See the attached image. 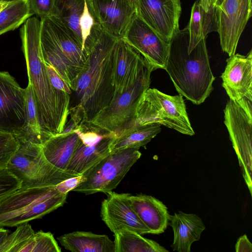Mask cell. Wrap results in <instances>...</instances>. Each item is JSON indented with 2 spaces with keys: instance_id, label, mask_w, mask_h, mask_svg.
I'll return each instance as SVG.
<instances>
[{
  "instance_id": "e575fe53",
  "label": "cell",
  "mask_w": 252,
  "mask_h": 252,
  "mask_svg": "<svg viewBox=\"0 0 252 252\" xmlns=\"http://www.w3.org/2000/svg\"><path fill=\"white\" fill-rule=\"evenodd\" d=\"M46 65L49 79L53 86L57 90L67 93L70 95L72 91L66 83L53 67L46 63Z\"/></svg>"
},
{
  "instance_id": "f1b7e54d",
  "label": "cell",
  "mask_w": 252,
  "mask_h": 252,
  "mask_svg": "<svg viewBox=\"0 0 252 252\" xmlns=\"http://www.w3.org/2000/svg\"><path fill=\"white\" fill-rule=\"evenodd\" d=\"M33 14L29 0L10 2L0 11V35L18 28Z\"/></svg>"
},
{
  "instance_id": "d6a6232c",
  "label": "cell",
  "mask_w": 252,
  "mask_h": 252,
  "mask_svg": "<svg viewBox=\"0 0 252 252\" xmlns=\"http://www.w3.org/2000/svg\"><path fill=\"white\" fill-rule=\"evenodd\" d=\"M20 187V181L6 167L0 168V200Z\"/></svg>"
},
{
  "instance_id": "7c38bea8",
  "label": "cell",
  "mask_w": 252,
  "mask_h": 252,
  "mask_svg": "<svg viewBox=\"0 0 252 252\" xmlns=\"http://www.w3.org/2000/svg\"><path fill=\"white\" fill-rule=\"evenodd\" d=\"M221 78L229 99L252 115V50L229 56Z\"/></svg>"
},
{
  "instance_id": "4316f807",
  "label": "cell",
  "mask_w": 252,
  "mask_h": 252,
  "mask_svg": "<svg viewBox=\"0 0 252 252\" xmlns=\"http://www.w3.org/2000/svg\"><path fill=\"white\" fill-rule=\"evenodd\" d=\"M115 252H168L156 241L127 228L114 233Z\"/></svg>"
},
{
  "instance_id": "836d02e7",
  "label": "cell",
  "mask_w": 252,
  "mask_h": 252,
  "mask_svg": "<svg viewBox=\"0 0 252 252\" xmlns=\"http://www.w3.org/2000/svg\"><path fill=\"white\" fill-rule=\"evenodd\" d=\"M55 0H29L32 12L40 19L52 15Z\"/></svg>"
},
{
  "instance_id": "6da1fadb",
  "label": "cell",
  "mask_w": 252,
  "mask_h": 252,
  "mask_svg": "<svg viewBox=\"0 0 252 252\" xmlns=\"http://www.w3.org/2000/svg\"><path fill=\"white\" fill-rule=\"evenodd\" d=\"M118 39L95 24L85 41L86 67L70 95L69 115L76 127L88 124L114 97V52Z\"/></svg>"
},
{
  "instance_id": "5b68a950",
  "label": "cell",
  "mask_w": 252,
  "mask_h": 252,
  "mask_svg": "<svg viewBox=\"0 0 252 252\" xmlns=\"http://www.w3.org/2000/svg\"><path fill=\"white\" fill-rule=\"evenodd\" d=\"M55 186L21 189L0 200V226H17L41 218L65 202Z\"/></svg>"
},
{
  "instance_id": "3957f363",
  "label": "cell",
  "mask_w": 252,
  "mask_h": 252,
  "mask_svg": "<svg viewBox=\"0 0 252 252\" xmlns=\"http://www.w3.org/2000/svg\"><path fill=\"white\" fill-rule=\"evenodd\" d=\"M187 26L180 30L170 41L164 69L177 91L196 105L203 103L213 90L215 80L210 67L206 38L189 51Z\"/></svg>"
},
{
  "instance_id": "8992f818",
  "label": "cell",
  "mask_w": 252,
  "mask_h": 252,
  "mask_svg": "<svg viewBox=\"0 0 252 252\" xmlns=\"http://www.w3.org/2000/svg\"><path fill=\"white\" fill-rule=\"evenodd\" d=\"M18 147L6 168L20 182L21 189L55 186L68 178L79 176L62 171L45 158L42 145L16 138Z\"/></svg>"
},
{
  "instance_id": "ab89813d",
  "label": "cell",
  "mask_w": 252,
  "mask_h": 252,
  "mask_svg": "<svg viewBox=\"0 0 252 252\" xmlns=\"http://www.w3.org/2000/svg\"><path fill=\"white\" fill-rule=\"evenodd\" d=\"M9 2L0 1V11L7 6Z\"/></svg>"
},
{
  "instance_id": "9c48e42d",
  "label": "cell",
  "mask_w": 252,
  "mask_h": 252,
  "mask_svg": "<svg viewBox=\"0 0 252 252\" xmlns=\"http://www.w3.org/2000/svg\"><path fill=\"white\" fill-rule=\"evenodd\" d=\"M139 149L126 148L111 152L84 172V181L72 190L87 195L112 191L140 158Z\"/></svg>"
},
{
  "instance_id": "cb8c5ba5",
  "label": "cell",
  "mask_w": 252,
  "mask_h": 252,
  "mask_svg": "<svg viewBox=\"0 0 252 252\" xmlns=\"http://www.w3.org/2000/svg\"><path fill=\"white\" fill-rule=\"evenodd\" d=\"M90 11L86 0H55L52 16L58 18L84 47L81 27Z\"/></svg>"
},
{
  "instance_id": "8fae6325",
  "label": "cell",
  "mask_w": 252,
  "mask_h": 252,
  "mask_svg": "<svg viewBox=\"0 0 252 252\" xmlns=\"http://www.w3.org/2000/svg\"><path fill=\"white\" fill-rule=\"evenodd\" d=\"M252 13V0H224L220 6L215 8L220 45L229 56L235 54Z\"/></svg>"
},
{
  "instance_id": "f546056e",
  "label": "cell",
  "mask_w": 252,
  "mask_h": 252,
  "mask_svg": "<svg viewBox=\"0 0 252 252\" xmlns=\"http://www.w3.org/2000/svg\"><path fill=\"white\" fill-rule=\"evenodd\" d=\"M35 232L28 222L17 226L4 241L0 252H32Z\"/></svg>"
},
{
  "instance_id": "ac0fdd59",
  "label": "cell",
  "mask_w": 252,
  "mask_h": 252,
  "mask_svg": "<svg viewBox=\"0 0 252 252\" xmlns=\"http://www.w3.org/2000/svg\"><path fill=\"white\" fill-rule=\"evenodd\" d=\"M101 204L100 216L110 230L116 231L127 228L141 235L150 233L131 207L129 193L110 191Z\"/></svg>"
},
{
  "instance_id": "277c9868",
  "label": "cell",
  "mask_w": 252,
  "mask_h": 252,
  "mask_svg": "<svg viewBox=\"0 0 252 252\" xmlns=\"http://www.w3.org/2000/svg\"><path fill=\"white\" fill-rule=\"evenodd\" d=\"M41 48L45 63L53 67L74 90L86 67L87 53L83 45L56 17L40 19Z\"/></svg>"
},
{
  "instance_id": "30bf717a",
  "label": "cell",
  "mask_w": 252,
  "mask_h": 252,
  "mask_svg": "<svg viewBox=\"0 0 252 252\" xmlns=\"http://www.w3.org/2000/svg\"><path fill=\"white\" fill-rule=\"evenodd\" d=\"M224 123L237 155L242 176L252 193V115L229 99L224 109Z\"/></svg>"
},
{
  "instance_id": "ba28073f",
  "label": "cell",
  "mask_w": 252,
  "mask_h": 252,
  "mask_svg": "<svg viewBox=\"0 0 252 252\" xmlns=\"http://www.w3.org/2000/svg\"><path fill=\"white\" fill-rule=\"evenodd\" d=\"M152 69L148 70L127 91L115 95L110 103L87 125L82 126L102 134L116 137L134 125L136 108L144 93L149 88Z\"/></svg>"
},
{
  "instance_id": "5bb4252c",
  "label": "cell",
  "mask_w": 252,
  "mask_h": 252,
  "mask_svg": "<svg viewBox=\"0 0 252 252\" xmlns=\"http://www.w3.org/2000/svg\"><path fill=\"white\" fill-rule=\"evenodd\" d=\"M122 38L144 57L153 70L164 69L170 43L163 40L137 13Z\"/></svg>"
},
{
  "instance_id": "4fadbf2b",
  "label": "cell",
  "mask_w": 252,
  "mask_h": 252,
  "mask_svg": "<svg viewBox=\"0 0 252 252\" xmlns=\"http://www.w3.org/2000/svg\"><path fill=\"white\" fill-rule=\"evenodd\" d=\"M26 119L25 89L8 72L0 71V130L19 136Z\"/></svg>"
},
{
  "instance_id": "44dd1931",
  "label": "cell",
  "mask_w": 252,
  "mask_h": 252,
  "mask_svg": "<svg viewBox=\"0 0 252 252\" xmlns=\"http://www.w3.org/2000/svg\"><path fill=\"white\" fill-rule=\"evenodd\" d=\"M78 129V127L52 135L42 145L46 159L61 170L66 171L75 151L82 142Z\"/></svg>"
},
{
  "instance_id": "2e32d148",
  "label": "cell",
  "mask_w": 252,
  "mask_h": 252,
  "mask_svg": "<svg viewBox=\"0 0 252 252\" xmlns=\"http://www.w3.org/2000/svg\"><path fill=\"white\" fill-rule=\"evenodd\" d=\"M150 69L154 71L139 53L123 38L118 39L114 52V96L131 88Z\"/></svg>"
},
{
  "instance_id": "f35d334b",
  "label": "cell",
  "mask_w": 252,
  "mask_h": 252,
  "mask_svg": "<svg viewBox=\"0 0 252 252\" xmlns=\"http://www.w3.org/2000/svg\"><path fill=\"white\" fill-rule=\"evenodd\" d=\"M9 231L8 230L0 228V249L9 234Z\"/></svg>"
},
{
  "instance_id": "1f68e13d",
  "label": "cell",
  "mask_w": 252,
  "mask_h": 252,
  "mask_svg": "<svg viewBox=\"0 0 252 252\" xmlns=\"http://www.w3.org/2000/svg\"><path fill=\"white\" fill-rule=\"evenodd\" d=\"M61 252V249L51 233L41 230L35 232L32 252Z\"/></svg>"
},
{
  "instance_id": "74e56055",
  "label": "cell",
  "mask_w": 252,
  "mask_h": 252,
  "mask_svg": "<svg viewBox=\"0 0 252 252\" xmlns=\"http://www.w3.org/2000/svg\"><path fill=\"white\" fill-rule=\"evenodd\" d=\"M224 0H199V4L206 11L220 6Z\"/></svg>"
},
{
  "instance_id": "9a60e30c",
  "label": "cell",
  "mask_w": 252,
  "mask_h": 252,
  "mask_svg": "<svg viewBox=\"0 0 252 252\" xmlns=\"http://www.w3.org/2000/svg\"><path fill=\"white\" fill-rule=\"evenodd\" d=\"M137 14L168 43L180 30L181 0H134Z\"/></svg>"
},
{
  "instance_id": "484cf974",
  "label": "cell",
  "mask_w": 252,
  "mask_h": 252,
  "mask_svg": "<svg viewBox=\"0 0 252 252\" xmlns=\"http://www.w3.org/2000/svg\"><path fill=\"white\" fill-rule=\"evenodd\" d=\"M161 125L157 123L135 125L125 129L115 137L110 146L111 152L126 148H137L146 146L161 131Z\"/></svg>"
},
{
  "instance_id": "7402d4cb",
  "label": "cell",
  "mask_w": 252,
  "mask_h": 252,
  "mask_svg": "<svg viewBox=\"0 0 252 252\" xmlns=\"http://www.w3.org/2000/svg\"><path fill=\"white\" fill-rule=\"evenodd\" d=\"M115 137L114 134L109 133L94 144H86L81 142L66 171L79 175L82 174L111 153L110 146Z\"/></svg>"
},
{
  "instance_id": "d6986e66",
  "label": "cell",
  "mask_w": 252,
  "mask_h": 252,
  "mask_svg": "<svg viewBox=\"0 0 252 252\" xmlns=\"http://www.w3.org/2000/svg\"><path fill=\"white\" fill-rule=\"evenodd\" d=\"M128 199L133 209L150 234H159L164 232L168 224L169 214L162 201L144 194H129Z\"/></svg>"
},
{
  "instance_id": "60d3db41",
  "label": "cell",
  "mask_w": 252,
  "mask_h": 252,
  "mask_svg": "<svg viewBox=\"0 0 252 252\" xmlns=\"http://www.w3.org/2000/svg\"><path fill=\"white\" fill-rule=\"evenodd\" d=\"M14 0H0V1H4V2H10L13 1Z\"/></svg>"
},
{
  "instance_id": "d4e9b609",
  "label": "cell",
  "mask_w": 252,
  "mask_h": 252,
  "mask_svg": "<svg viewBox=\"0 0 252 252\" xmlns=\"http://www.w3.org/2000/svg\"><path fill=\"white\" fill-rule=\"evenodd\" d=\"M189 34L188 50L191 51L209 33L217 32L215 8L205 11L199 4V0L193 3L190 18L187 26Z\"/></svg>"
},
{
  "instance_id": "8d00e7d4",
  "label": "cell",
  "mask_w": 252,
  "mask_h": 252,
  "mask_svg": "<svg viewBox=\"0 0 252 252\" xmlns=\"http://www.w3.org/2000/svg\"><path fill=\"white\" fill-rule=\"evenodd\" d=\"M235 248L237 252H252V244L247 236L244 234L239 238L235 244Z\"/></svg>"
},
{
  "instance_id": "7a4b0ae2",
  "label": "cell",
  "mask_w": 252,
  "mask_h": 252,
  "mask_svg": "<svg viewBox=\"0 0 252 252\" xmlns=\"http://www.w3.org/2000/svg\"><path fill=\"white\" fill-rule=\"evenodd\" d=\"M41 20L31 16L20 30L31 86L35 98L39 121L48 137L61 133L69 114L70 94L55 89L52 85L43 58L40 41Z\"/></svg>"
},
{
  "instance_id": "ffe728a7",
  "label": "cell",
  "mask_w": 252,
  "mask_h": 252,
  "mask_svg": "<svg viewBox=\"0 0 252 252\" xmlns=\"http://www.w3.org/2000/svg\"><path fill=\"white\" fill-rule=\"evenodd\" d=\"M169 222L174 233L171 247L173 251L178 252H190L192 244L199 240L206 228L198 216L181 211L169 215Z\"/></svg>"
},
{
  "instance_id": "e0dca14e",
  "label": "cell",
  "mask_w": 252,
  "mask_h": 252,
  "mask_svg": "<svg viewBox=\"0 0 252 252\" xmlns=\"http://www.w3.org/2000/svg\"><path fill=\"white\" fill-rule=\"evenodd\" d=\"M95 22L120 39L136 14L134 0H86Z\"/></svg>"
},
{
  "instance_id": "52a82bcc",
  "label": "cell",
  "mask_w": 252,
  "mask_h": 252,
  "mask_svg": "<svg viewBox=\"0 0 252 252\" xmlns=\"http://www.w3.org/2000/svg\"><path fill=\"white\" fill-rule=\"evenodd\" d=\"M153 123L185 135H194L183 96L170 95L156 89L149 88L138 104L134 126Z\"/></svg>"
},
{
  "instance_id": "4dcf8cb0",
  "label": "cell",
  "mask_w": 252,
  "mask_h": 252,
  "mask_svg": "<svg viewBox=\"0 0 252 252\" xmlns=\"http://www.w3.org/2000/svg\"><path fill=\"white\" fill-rule=\"evenodd\" d=\"M18 145L12 133L0 130V168L6 167Z\"/></svg>"
},
{
  "instance_id": "83f0119b",
  "label": "cell",
  "mask_w": 252,
  "mask_h": 252,
  "mask_svg": "<svg viewBox=\"0 0 252 252\" xmlns=\"http://www.w3.org/2000/svg\"><path fill=\"white\" fill-rule=\"evenodd\" d=\"M26 119L22 133L16 138H22L41 145L48 139L40 125L36 104L31 86L25 89Z\"/></svg>"
},
{
  "instance_id": "d590c367",
  "label": "cell",
  "mask_w": 252,
  "mask_h": 252,
  "mask_svg": "<svg viewBox=\"0 0 252 252\" xmlns=\"http://www.w3.org/2000/svg\"><path fill=\"white\" fill-rule=\"evenodd\" d=\"M84 180L85 178L81 174L65 179L55 186V187L60 193L67 194L69 191L76 188Z\"/></svg>"
},
{
  "instance_id": "603a6c76",
  "label": "cell",
  "mask_w": 252,
  "mask_h": 252,
  "mask_svg": "<svg viewBox=\"0 0 252 252\" xmlns=\"http://www.w3.org/2000/svg\"><path fill=\"white\" fill-rule=\"evenodd\" d=\"M57 239L72 252H115L114 241L106 235L77 231L61 235Z\"/></svg>"
}]
</instances>
